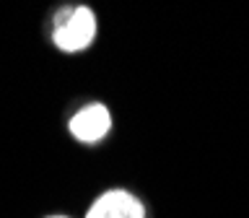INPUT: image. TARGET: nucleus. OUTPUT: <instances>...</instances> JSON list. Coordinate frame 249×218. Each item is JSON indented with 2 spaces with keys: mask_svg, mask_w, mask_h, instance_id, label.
I'll return each instance as SVG.
<instances>
[{
  "mask_svg": "<svg viewBox=\"0 0 249 218\" xmlns=\"http://www.w3.org/2000/svg\"><path fill=\"white\" fill-rule=\"evenodd\" d=\"M68 130L78 143L93 145V143H99V140H104L107 132L112 130V114H109V109L104 104L91 101V104L81 107L68 120Z\"/></svg>",
  "mask_w": 249,
  "mask_h": 218,
  "instance_id": "2",
  "label": "nucleus"
},
{
  "mask_svg": "<svg viewBox=\"0 0 249 218\" xmlns=\"http://www.w3.org/2000/svg\"><path fill=\"white\" fill-rule=\"evenodd\" d=\"M47 218H70V216H47Z\"/></svg>",
  "mask_w": 249,
  "mask_h": 218,
  "instance_id": "4",
  "label": "nucleus"
},
{
  "mask_svg": "<svg viewBox=\"0 0 249 218\" xmlns=\"http://www.w3.org/2000/svg\"><path fill=\"white\" fill-rule=\"evenodd\" d=\"M83 218H145V205L130 190L114 187V190L101 192L89 205Z\"/></svg>",
  "mask_w": 249,
  "mask_h": 218,
  "instance_id": "3",
  "label": "nucleus"
},
{
  "mask_svg": "<svg viewBox=\"0 0 249 218\" xmlns=\"http://www.w3.org/2000/svg\"><path fill=\"white\" fill-rule=\"evenodd\" d=\"M99 21L89 5H65L52 18V42L62 52H83L96 39Z\"/></svg>",
  "mask_w": 249,
  "mask_h": 218,
  "instance_id": "1",
  "label": "nucleus"
}]
</instances>
